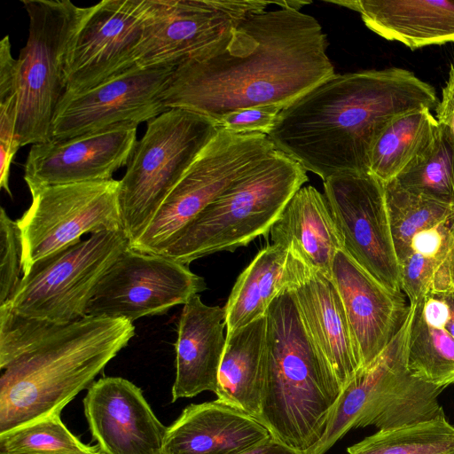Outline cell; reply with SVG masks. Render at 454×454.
<instances>
[{
  "label": "cell",
  "mask_w": 454,
  "mask_h": 454,
  "mask_svg": "<svg viewBox=\"0 0 454 454\" xmlns=\"http://www.w3.org/2000/svg\"><path fill=\"white\" fill-rule=\"evenodd\" d=\"M321 25L298 10L262 11L188 57L162 92L167 109L182 108L217 121L241 108H285L333 76Z\"/></svg>",
  "instance_id": "obj_1"
},
{
  "label": "cell",
  "mask_w": 454,
  "mask_h": 454,
  "mask_svg": "<svg viewBox=\"0 0 454 454\" xmlns=\"http://www.w3.org/2000/svg\"><path fill=\"white\" fill-rule=\"evenodd\" d=\"M436 104L434 88L404 68L334 74L283 108L268 136L325 181L369 172L371 149L385 125Z\"/></svg>",
  "instance_id": "obj_2"
},
{
  "label": "cell",
  "mask_w": 454,
  "mask_h": 454,
  "mask_svg": "<svg viewBox=\"0 0 454 454\" xmlns=\"http://www.w3.org/2000/svg\"><path fill=\"white\" fill-rule=\"evenodd\" d=\"M135 334L124 318L69 323L27 317L0 306V434L62 409Z\"/></svg>",
  "instance_id": "obj_3"
},
{
  "label": "cell",
  "mask_w": 454,
  "mask_h": 454,
  "mask_svg": "<svg viewBox=\"0 0 454 454\" xmlns=\"http://www.w3.org/2000/svg\"><path fill=\"white\" fill-rule=\"evenodd\" d=\"M266 317V366L257 420L273 438L305 453L322 439L342 389L285 286Z\"/></svg>",
  "instance_id": "obj_4"
},
{
  "label": "cell",
  "mask_w": 454,
  "mask_h": 454,
  "mask_svg": "<svg viewBox=\"0 0 454 454\" xmlns=\"http://www.w3.org/2000/svg\"><path fill=\"white\" fill-rule=\"evenodd\" d=\"M308 180L299 162L276 149L208 204L157 254L189 265L217 252L246 247L268 235Z\"/></svg>",
  "instance_id": "obj_5"
},
{
  "label": "cell",
  "mask_w": 454,
  "mask_h": 454,
  "mask_svg": "<svg viewBox=\"0 0 454 454\" xmlns=\"http://www.w3.org/2000/svg\"><path fill=\"white\" fill-rule=\"evenodd\" d=\"M413 310L410 303L406 319L387 347L342 389L322 439L304 454H325L354 428L387 429L445 414L439 403L444 388L412 376L407 367Z\"/></svg>",
  "instance_id": "obj_6"
},
{
  "label": "cell",
  "mask_w": 454,
  "mask_h": 454,
  "mask_svg": "<svg viewBox=\"0 0 454 454\" xmlns=\"http://www.w3.org/2000/svg\"><path fill=\"white\" fill-rule=\"evenodd\" d=\"M218 130L213 119L182 108L168 109L148 121L119 180L120 217L129 246Z\"/></svg>",
  "instance_id": "obj_7"
},
{
  "label": "cell",
  "mask_w": 454,
  "mask_h": 454,
  "mask_svg": "<svg viewBox=\"0 0 454 454\" xmlns=\"http://www.w3.org/2000/svg\"><path fill=\"white\" fill-rule=\"evenodd\" d=\"M28 36L16 65L17 137L20 146L51 139V126L66 92L65 67L71 41L87 7L68 0H23Z\"/></svg>",
  "instance_id": "obj_8"
},
{
  "label": "cell",
  "mask_w": 454,
  "mask_h": 454,
  "mask_svg": "<svg viewBox=\"0 0 454 454\" xmlns=\"http://www.w3.org/2000/svg\"><path fill=\"white\" fill-rule=\"evenodd\" d=\"M129 247L122 229L90 234L35 263L4 304L27 317L55 323L78 320L86 316L101 278Z\"/></svg>",
  "instance_id": "obj_9"
},
{
  "label": "cell",
  "mask_w": 454,
  "mask_h": 454,
  "mask_svg": "<svg viewBox=\"0 0 454 454\" xmlns=\"http://www.w3.org/2000/svg\"><path fill=\"white\" fill-rule=\"evenodd\" d=\"M276 149L266 134L219 129L130 248L160 254L208 204Z\"/></svg>",
  "instance_id": "obj_10"
},
{
  "label": "cell",
  "mask_w": 454,
  "mask_h": 454,
  "mask_svg": "<svg viewBox=\"0 0 454 454\" xmlns=\"http://www.w3.org/2000/svg\"><path fill=\"white\" fill-rule=\"evenodd\" d=\"M118 180L47 186L31 192L32 203L16 222L22 275L87 233L121 228Z\"/></svg>",
  "instance_id": "obj_11"
},
{
  "label": "cell",
  "mask_w": 454,
  "mask_h": 454,
  "mask_svg": "<svg viewBox=\"0 0 454 454\" xmlns=\"http://www.w3.org/2000/svg\"><path fill=\"white\" fill-rule=\"evenodd\" d=\"M270 4L274 1L150 0L136 66L176 67Z\"/></svg>",
  "instance_id": "obj_12"
},
{
  "label": "cell",
  "mask_w": 454,
  "mask_h": 454,
  "mask_svg": "<svg viewBox=\"0 0 454 454\" xmlns=\"http://www.w3.org/2000/svg\"><path fill=\"white\" fill-rule=\"evenodd\" d=\"M207 288L188 265L127 248L99 281L86 316L124 318L166 314Z\"/></svg>",
  "instance_id": "obj_13"
},
{
  "label": "cell",
  "mask_w": 454,
  "mask_h": 454,
  "mask_svg": "<svg viewBox=\"0 0 454 454\" xmlns=\"http://www.w3.org/2000/svg\"><path fill=\"white\" fill-rule=\"evenodd\" d=\"M324 189L343 250L386 288L401 293L385 184L359 172L333 176L324 181Z\"/></svg>",
  "instance_id": "obj_14"
},
{
  "label": "cell",
  "mask_w": 454,
  "mask_h": 454,
  "mask_svg": "<svg viewBox=\"0 0 454 454\" xmlns=\"http://www.w3.org/2000/svg\"><path fill=\"white\" fill-rule=\"evenodd\" d=\"M150 0H103L87 7L66 59V92L80 93L138 69Z\"/></svg>",
  "instance_id": "obj_15"
},
{
  "label": "cell",
  "mask_w": 454,
  "mask_h": 454,
  "mask_svg": "<svg viewBox=\"0 0 454 454\" xmlns=\"http://www.w3.org/2000/svg\"><path fill=\"white\" fill-rule=\"evenodd\" d=\"M174 68L134 69L88 90L64 93L52 121L51 139H68L124 123L139 125L157 117L168 110L161 95Z\"/></svg>",
  "instance_id": "obj_16"
},
{
  "label": "cell",
  "mask_w": 454,
  "mask_h": 454,
  "mask_svg": "<svg viewBox=\"0 0 454 454\" xmlns=\"http://www.w3.org/2000/svg\"><path fill=\"white\" fill-rule=\"evenodd\" d=\"M137 126L124 123L32 145L24 165V180L30 192L47 186L112 180L133 154Z\"/></svg>",
  "instance_id": "obj_17"
},
{
  "label": "cell",
  "mask_w": 454,
  "mask_h": 454,
  "mask_svg": "<svg viewBox=\"0 0 454 454\" xmlns=\"http://www.w3.org/2000/svg\"><path fill=\"white\" fill-rule=\"evenodd\" d=\"M284 279L306 331L343 389L362 363L332 278L288 249Z\"/></svg>",
  "instance_id": "obj_18"
},
{
  "label": "cell",
  "mask_w": 454,
  "mask_h": 454,
  "mask_svg": "<svg viewBox=\"0 0 454 454\" xmlns=\"http://www.w3.org/2000/svg\"><path fill=\"white\" fill-rule=\"evenodd\" d=\"M82 403L91 435L105 454H162L167 427L131 381L103 377L90 386Z\"/></svg>",
  "instance_id": "obj_19"
},
{
  "label": "cell",
  "mask_w": 454,
  "mask_h": 454,
  "mask_svg": "<svg viewBox=\"0 0 454 454\" xmlns=\"http://www.w3.org/2000/svg\"><path fill=\"white\" fill-rule=\"evenodd\" d=\"M332 280L340 294L362 370L387 347L409 313L401 293H395L370 275L343 249L332 266Z\"/></svg>",
  "instance_id": "obj_20"
},
{
  "label": "cell",
  "mask_w": 454,
  "mask_h": 454,
  "mask_svg": "<svg viewBox=\"0 0 454 454\" xmlns=\"http://www.w3.org/2000/svg\"><path fill=\"white\" fill-rule=\"evenodd\" d=\"M225 310L205 304L200 294L184 304L176 328L174 403L204 391L215 393L226 337Z\"/></svg>",
  "instance_id": "obj_21"
},
{
  "label": "cell",
  "mask_w": 454,
  "mask_h": 454,
  "mask_svg": "<svg viewBox=\"0 0 454 454\" xmlns=\"http://www.w3.org/2000/svg\"><path fill=\"white\" fill-rule=\"evenodd\" d=\"M270 436L256 419L217 400L192 403L167 427L162 454H238Z\"/></svg>",
  "instance_id": "obj_22"
},
{
  "label": "cell",
  "mask_w": 454,
  "mask_h": 454,
  "mask_svg": "<svg viewBox=\"0 0 454 454\" xmlns=\"http://www.w3.org/2000/svg\"><path fill=\"white\" fill-rule=\"evenodd\" d=\"M358 12L380 37L411 50L454 43V0H325Z\"/></svg>",
  "instance_id": "obj_23"
},
{
  "label": "cell",
  "mask_w": 454,
  "mask_h": 454,
  "mask_svg": "<svg viewBox=\"0 0 454 454\" xmlns=\"http://www.w3.org/2000/svg\"><path fill=\"white\" fill-rule=\"evenodd\" d=\"M270 233L274 244L332 278L333 262L343 244L325 194L314 186H302L294 193Z\"/></svg>",
  "instance_id": "obj_24"
},
{
  "label": "cell",
  "mask_w": 454,
  "mask_h": 454,
  "mask_svg": "<svg viewBox=\"0 0 454 454\" xmlns=\"http://www.w3.org/2000/svg\"><path fill=\"white\" fill-rule=\"evenodd\" d=\"M267 356V317L226 334L216 400L258 419Z\"/></svg>",
  "instance_id": "obj_25"
},
{
  "label": "cell",
  "mask_w": 454,
  "mask_h": 454,
  "mask_svg": "<svg viewBox=\"0 0 454 454\" xmlns=\"http://www.w3.org/2000/svg\"><path fill=\"white\" fill-rule=\"evenodd\" d=\"M449 316L444 294L428 293L414 302L407 347L411 375L444 389L454 385V338L445 328Z\"/></svg>",
  "instance_id": "obj_26"
},
{
  "label": "cell",
  "mask_w": 454,
  "mask_h": 454,
  "mask_svg": "<svg viewBox=\"0 0 454 454\" xmlns=\"http://www.w3.org/2000/svg\"><path fill=\"white\" fill-rule=\"evenodd\" d=\"M287 255L286 247L273 243L239 274L224 306L226 334L266 316L284 288Z\"/></svg>",
  "instance_id": "obj_27"
},
{
  "label": "cell",
  "mask_w": 454,
  "mask_h": 454,
  "mask_svg": "<svg viewBox=\"0 0 454 454\" xmlns=\"http://www.w3.org/2000/svg\"><path fill=\"white\" fill-rule=\"evenodd\" d=\"M438 132L437 121L428 108L393 118L372 145L369 172L384 184L395 180L428 148Z\"/></svg>",
  "instance_id": "obj_28"
},
{
  "label": "cell",
  "mask_w": 454,
  "mask_h": 454,
  "mask_svg": "<svg viewBox=\"0 0 454 454\" xmlns=\"http://www.w3.org/2000/svg\"><path fill=\"white\" fill-rule=\"evenodd\" d=\"M454 425L445 414L375 434L349 446L347 454H450Z\"/></svg>",
  "instance_id": "obj_29"
},
{
  "label": "cell",
  "mask_w": 454,
  "mask_h": 454,
  "mask_svg": "<svg viewBox=\"0 0 454 454\" xmlns=\"http://www.w3.org/2000/svg\"><path fill=\"white\" fill-rule=\"evenodd\" d=\"M391 234L399 265L410 253L418 232L448 222L454 207L401 187L395 181L385 184Z\"/></svg>",
  "instance_id": "obj_30"
},
{
  "label": "cell",
  "mask_w": 454,
  "mask_h": 454,
  "mask_svg": "<svg viewBox=\"0 0 454 454\" xmlns=\"http://www.w3.org/2000/svg\"><path fill=\"white\" fill-rule=\"evenodd\" d=\"M0 454H105L73 434L54 413L0 434Z\"/></svg>",
  "instance_id": "obj_31"
},
{
  "label": "cell",
  "mask_w": 454,
  "mask_h": 454,
  "mask_svg": "<svg viewBox=\"0 0 454 454\" xmlns=\"http://www.w3.org/2000/svg\"><path fill=\"white\" fill-rule=\"evenodd\" d=\"M395 181L401 187L454 207V147L439 132Z\"/></svg>",
  "instance_id": "obj_32"
},
{
  "label": "cell",
  "mask_w": 454,
  "mask_h": 454,
  "mask_svg": "<svg viewBox=\"0 0 454 454\" xmlns=\"http://www.w3.org/2000/svg\"><path fill=\"white\" fill-rule=\"evenodd\" d=\"M17 59L11 52L9 36L0 42V187L12 197L10 168L19 148L17 137L18 96Z\"/></svg>",
  "instance_id": "obj_33"
},
{
  "label": "cell",
  "mask_w": 454,
  "mask_h": 454,
  "mask_svg": "<svg viewBox=\"0 0 454 454\" xmlns=\"http://www.w3.org/2000/svg\"><path fill=\"white\" fill-rule=\"evenodd\" d=\"M21 241L16 221L0 210V306L8 301L20 280Z\"/></svg>",
  "instance_id": "obj_34"
},
{
  "label": "cell",
  "mask_w": 454,
  "mask_h": 454,
  "mask_svg": "<svg viewBox=\"0 0 454 454\" xmlns=\"http://www.w3.org/2000/svg\"><path fill=\"white\" fill-rule=\"evenodd\" d=\"M281 110L274 106L241 108L223 115L216 123L219 129L231 133L268 135Z\"/></svg>",
  "instance_id": "obj_35"
},
{
  "label": "cell",
  "mask_w": 454,
  "mask_h": 454,
  "mask_svg": "<svg viewBox=\"0 0 454 454\" xmlns=\"http://www.w3.org/2000/svg\"><path fill=\"white\" fill-rule=\"evenodd\" d=\"M434 112L441 132L454 147V63L450 65L448 79Z\"/></svg>",
  "instance_id": "obj_36"
},
{
  "label": "cell",
  "mask_w": 454,
  "mask_h": 454,
  "mask_svg": "<svg viewBox=\"0 0 454 454\" xmlns=\"http://www.w3.org/2000/svg\"><path fill=\"white\" fill-rule=\"evenodd\" d=\"M238 454H304L295 450L272 436Z\"/></svg>",
  "instance_id": "obj_37"
},
{
  "label": "cell",
  "mask_w": 454,
  "mask_h": 454,
  "mask_svg": "<svg viewBox=\"0 0 454 454\" xmlns=\"http://www.w3.org/2000/svg\"><path fill=\"white\" fill-rule=\"evenodd\" d=\"M445 300L449 306L450 316L445 324L446 330L454 338V292L444 293Z\"/></svg>",
  "instance_id": "obj_38"
},
{
  "label": "cell",
  "mask_w": 454,
  "mask_h": 454,
  "mask_svg": "<svg viewBox=\"0 0 454 454\" xmlns=\"http://www.w3.org/2000/svg\"><path fill=\"white\" fill-rule=\"evenodd\" d=\"M310 1H274V4L279 6V8H290L300 11V9L305 5L310 4Z\"/></svg>",
  "instance_id": "obj_39"
},
{
  "label": "cell",
  "mask_w": 454,
  "mask_h": 454,
  "mask_svg": "<svg viewBox=\"0 0 454 454\" xmlns=\"http://www.w3.org/2000/svg\"><path fill=\"white\" fill-rule=\"evenodd\" d=\"M448 224H449L450 231V234H451V237L453 239V244H454V209H453L452 215L448 222ZM452 269H453V273H454V246H453V253H452Z\"/></svg>",
  "instance_id": "obj_40"
},
{
  "label": "cell",
  "mask_w": 454,
  "mask_h": 454,
  "mask_svg": "<svg viewBox=\"0 0 454 454\" xmlns=\"http://www.w3.org/2000/svg\"><path fill=\"white\" fill-rule=\"evenodd\" d=\"M450 454H454V452H453V453H450Z\"/></svg>",
  "instance_id": "obj_41"
}]
</instances>
